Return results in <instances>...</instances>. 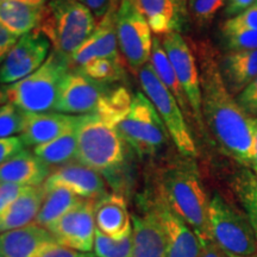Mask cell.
Instances as JSON below:
<instances>
[{"instance_id": "obj_1", "label": "cell", "mask_w": 257, "mask_h": 257, "mask_svg": "<svg viewBox=\"0 0 257 257\" xmlns=\"http://www.w3.org/2000/svg\"><path fill=\"white\" fill-rule=\"evenodd\" d=\"M195 49L204 120L225 152L244 165H251L252 118L242 110L227 89L213 48L207 43H200Z\"/></svg>"}, {"instance_id": "obj_2", "label": "cell", "mask_w": 257, "mask_h": 257, "mask_svg": "<svg viewBox=\"0 0 257 257\" xmlns=\"http://www.w3.org/2000/svg\"><path fill=\"white\" fill-rule=\"evenodd\" d=\"M159 199L194 231L200 242L211 240L210 201L192 162L180 161L161 172Z\"/></svg>"}, {"instance_id": "obj_3", "label": "cell", "mask_w": 257, "mask_h": 257, "mask_svg": "<svg viewBox=\"0 0 257 257\" xmlns=\"http://www.w3.org/2000/svg\"><path fill=\"white\" fill-rule=\"evenodd\" d=\"M69 70V60L53 51L36 72L0 88V102H9L29 113L54 110L61 83Z\"/></svg>"}, {"instance_id": "obj_4", "label": "cell", "mask_w": 257, "mask_h": 257, "mask_svg": "<svg viewBox=\"0 0 257 257\" xmlns=\"http://www.w3.org/2000/svg\"><path fill=\"white\" fill-rule=\"evenodd\" d=\"M95 28L94 15L79 0H51L40 24V30L54 44L56 53L68 60Z\"/></svg>"}, {"instance_id": "obj_5", "label": "cell", "mask_w": 257, "mask_h": 257, "mask_svg": "<svg viewBox=\"0 0 257 257\" xmlns=\"http://www.w3.org/2000/svg\"><path fill=\"white\" fill-rule=\"evenodd\" d=\"M78 150L75 159L98 173L111 174L125 162V142L113 125L98 114H86L76 128Z\"/></svg>"}, {"instance_id": "obj_6", "label": "cell", "mask_w": 257, "mask_h": 257, "mask_svg": "<svg viewBox=\"0 0 257 257\" xmlns=\"http://www.w3.org/2000/svg\"><path fill=\"white\" fill-rule=\"evenodd\" d=\"M211 240L229 257H257V238L245 218L219 194L208 207Z\"/></svg>"}, {"instance_id": "obj_7", "label": "cell", "mask_w": 257, "mask_h": 257, "mask_svg": "<svg viewBox=\"0 0 257 257\" xmlns=\"http://www.w3.org/2000/svg\"><path fill=\"white\" fill-rule=\"evenodd\" d=\"M115 128L141 156L156 154L166 144L168 135L153 102L142 92L134 95L130 111Z\"/></svg>"}, {"instance_id": "obj_8", "label": "cell", "mask_w": 257, "mask_h": 257, "mask_svg": "<svg viewBox=\"0 0 257 257\" xmlns=\"http://www.w3.org/2000/svg\"><path fill=\"white\" fill-rule=\"evenodd\" d=\"M138 76L144 94L153 102L180 154L185 157L197 156V147L186 124L184 112L174 95L154 72L152 64L147 63L138 70Z\"/></svg>"}, {"instance_id": "obj_9", "label": "cell", "mask_w": 257, "mask_h": 257, "mask_svg": "<svg viewBox=\"0 0 257 257\" xmlns=\"http://www.w3.org/2000/svg\"><path fill=\"white\" fill-rule=\"evenodd\" d=\"M118 47L131 68L140 70L150 60L153 50L152 29L133 0H121L115 14Z\"/></svg>"}, {"instance_id": "obj_10", "label": "cell", "mask_w": 257, "mask_h": 257, "mask_svg": "<svg viewBox=\"0 0 257 257\" xmlns=\"http://www.w3.org/2000/svg\"><path fill=\"white\" fill-rule=\"evenodd\" d=\"M162 46L175 70L180 85L184 89L192 115L201 130H204L200 75H199L197 59L179 32H172L163 36Z\"/></svg>"}, {"instance_id": "obj_11", "label": "cell", "mask_w": 257, "mask_h": 257, "mask_svg": "<svg viewBox=\"0 0 257 257\" xmlns=\"http://www.w3.org/2000/svg\"><path fill=\"white\" fill-rule=\"evenodd\" d=\"M50 44L40 29L22 36L0 66V83L11 85L36 72L49 57Z\"/></svg>"}, {"instance_id": "obj_12", "label": "cell", "mask_w": 257, "mask_h": 257, "mask_svg": "<svg viewBox=\"0 0 257 257\" xmlns=\"http://www.w3.org/2000/svg\"><path fill=\"white\" fill-rule=\"evenodd\" d=\"M96 200L83 199L80 204L48 227L59 245L81 252H91L94 248Z\"/></svg>"}, {"instance_id": "obj_13", "label": "cell", "mask_w": 257, "mask_h": 257, "mask_svg": "<svg viewBox=\"0 0 257 257\" xmlns=\"http://www.w3.org/2000/svg\"><path fill=\"white\" fill-rule=\"evenodd\" d=\"M105 94L102 83L89 79L80 70H69L61 83L54 110L70 115L95 114Z\"/></svg>"}, {"instance_id": "obj_14", "label": "cell", "mask_w": 257, "mask_h": 257, "mask_svg": "<svg viewBox=\"0 0 257 257\" xmlns=\"http://www.w3.org/2000/svg\"><path fill=\"white\" fill-rule=\"evenodd\" d=\"M150 207L165 232L167 257H199L201 243L194 231L160 199Z\"/></svg>"}, {"instance_id": "obj_15", "label": "cell", "mask_w": 257, "mask_h": 257, "mask_svg": "<svg viewBox=\"0 0 257 257\" xmlns=\"http://www.w3.org/2000/svg\"><path fill=\"white\" fill-rule=\"evenodd\" d=\"M56 245L50 231L35 223L0 233V257H42Z\"/></svg>"}, {"instance_id": "obj_16", "label": "cell", "mask_w": 257, "mask_h": 257, "mask_svg": "<svg viewBox=\"0 0 257 257\" xmlns=\"http://www.w3.org/2000/svg\"><path fill=\"white\" fill-rule=\"evenodd\" d=\"M43 186L46 191L64 187L81 199L88 200H98L106 194V186L101 175L81 163H69L56 169L48 176Z\"/></svg>"}, {"instance_id": "obj_17", "label": "cell", "mask_w": 257, "mask_h": 257, "mask_svg": "<svg viewBox=\"0 0 257 257\" xmlns=\"http://www.w3.org/2000/svg\"><path fill=\"white\" fill-rule=\"evenodd\" d=\"M82 117L83 115H70L59 112H25V123L21 138L25 147H38L78 128Z\"/></svg>"}, {"instance_id": "obj_18", "label": "cell", "mask_w": 257, "mask_h": 257, "mask_svg": "<svg viewBox=\"0 0 257 257\" xmlns=\"http://www.w3.org/2000/svg\"><path fill=\"white\" fill-rule=\"evenodd\" d=\"M98 59H119L115 32V14L108 11L89 38L70 56L69 66L81 68Z\"/></svg>"}, {"instance_id": "obj_19", "label": "cell", "mask_w": 257, "mask_h": 257, "mask_svg": "<svg viewBox=\"0 0 257 257\" xmlns=\"http://www.w3.org/2000/svg\"><path fill=\"white\" fill-rule=\"evenodd\" d=\"M94 217L96 229L112 239H121L133 233V218L123 195L113 193L98 199Z\"/></svg>"}, {"instance_id": "obj_20", "label": "cell", "mask_w": 257, "mask_h": 257, "mask_svg": "<svg viewBox=\"0 0 257 257\" xmlns=\"http://www.w3.org/2000/svg\"><path fill=\"white\" fill-rule=\"evenodd\" d=\"M130 257H167L166 237L152 207L133 216V252Z\"/></svg>"}, {"instance_id": "obj_21", "label": "cell", "mask_w": 257, "mask_h": 257, "mask_svg": "<svg viewBox=\"0 0 257 257\" xmlns=\"http://www.w3.org/2000/svg\"><path fill=\"white\" fill-rule=\"evenodd\" d=\"M49 175V166L29 150H22L0 166V182L35 187L43 185Z\"/></svg>"}, {"instance_id": "obj_22", "label": "cell", "mask_w": 257, "mask_h": 257, "mask_svg": "<svg viewBox=\"0 0 257 257\" xmlns=\"http://www.w3.org/2000/svg\"><path fill=\"white\" fill-rule=\"evenodd\" d=\"M220 70L229 92L239 94L257 78V49L230 51L221 59Z\"/></svg>"}, {"instance_id": "obj_23", "label": "cell", "mask_w": 257, "mask_h": 257, "mask_svg": "<svg viewBox=\"0 0 257 257\" xmlns=\"http://www.w3.org/2000/svg\"><path fill=\"white\" fill-rule=\"evenodd\" d=\"M156 35L178 32L181 28L180 0H133Z\"/></svg>"}, {"instance_id": "obj_24", "label": "cell", "mask_w": 257, "mask_h": 257, "mask_svg": "<svg viewBox=\"0 0 257 257\" xmlns=\"http://www.w3.org/2000/svg\"><path fill=\"white\" fill-rule=\"evenodd\" d=\"M44 198L46 189L43 185L29 187L0 216V233L32 224L40 213Z\"/></svg>"}, {"instance_id": "obj_25", "label": "cell", "mask_w": 257, "mask_h": 257, "mask_svg": "<svg viewBox=\"0 0 257 257\" xmlns=\"http://www.w3.org/2000/svg\"><path fill=\"white\" fill-rule=\"evenodd\" d=\"M43 12V6L15 0H0V25L15 36L22 37L40 27Z\"/></svg>"}, {"instance_id": "obj_26", "label": "cell", "mask_w": 257, "mask_h": 257, "mask_svg": "<svg viewBox=\"0 0 257 257\" xmlns=\"http://www.w3.org/2000/svg\"><path fill=\"white\" fill-rule=\"evenodd\" d=\"M150 64H152L154 72L159 76V79L162 81L163 85L174 95V98L178 101L180 107H181L182 112L186 114H192L191 107H189L188 100L186 98L184 89H182L181 85H180L175 70L173 68L172 63H170L168 56H167L165 51V48L162 46V42L159 40V37H155L153 41Z\"/></svg>"}, {"instance_id": "obj_27", "label": "cell", "mask_w": 257, "mask_h": 257, "mask_svg": "<svg viewBox=\"0 0 257 257\" xmlns=\"http://www.w3.org/2000/svg\"><path fill=\"white\" fill-rule=\"evenodd\" d=\"M82 200L83 199L64 187L48 189L35 224L48 229L51 224L78 206Z\"/></svg>"}, {"instance_id": "obj_28", "label": "cell", "mask_w": 257, "mask_h": 257, "mask_svg": "<svg viewBox=\"0 0 257 257\" xmlns=\"http://www.w3.org/2000/svg\"><path fill=\"white\" fill-rule=\"evenodd\" d=\"M76 150H78L76 128L50 142L34 148L35 155L40 157L48 166L64 165L69 162L73 157H76Z\"/></svg>"}, {"instance_id": "obj_29", "label": "cell", "mask_w": 257, "mask_h": 257, "mask_svg": "<svg viewBox=\"0 0 257 257\" xmlns=\"http://www.w3.org/2000/svg\"><path fill=\"white\" fill-rule=\"evenodd\" d=\"M133 99L134 96H131L124 87H119L110 93L106 92L95 114H98L106 123L117 126V124H119L130 111Z\"/></svg>"}, {"instance_id": "obj_30", "label": "cell", "mask_w": 257, "mask_h": 257, "mask_svg": "<svg viewBox=\"0 0 257 257\" xmlns=\"http://www.w3.org/2000/svg\"><path fill=\"white\" fill-rule=\"evenodd\" d=\"M80 72H82L89 79L99 83L119 81L124 75L120 59L94 60L81 67Z\"/></svg>"}, {"instance_id": "obj_31", "label": "cell", "mask_w": 257, "mask_h": 257, "mask_svg": "<svg viewBox=\"0 0 257 257\" xmlns=\"http://www.w3.org/2000/svg\"><path fill=\"white\" fill-rule=\"evenodd\" d=\"M93 250L96 257H130L133 252V233L115 240L96 229Z\"/></svg>"}, {"instance_id": "obj_32", "label": "cell", "mask_w": 257, "mask_h": 257, "mask_svg": "<svg viewBox=\"0 0 257 257\" xmlns=\"http://www.w3.org/2000/svg\"><path fill=\"white\" fill-rule=\"evenodd\" d=\"M221 35L225 44L231 51L257 49V31L255 30L232 27L224 22L221 25Z\"/></svg>"}, {"instance_id": "obj_33", "label": "cell", "mask_w": 257, "mask_h": 257, "mask_svg": "<svg viewBox=\"0 0 257 257\" xmlns=\"http://www.w3.org/2000/svg\"><path fill=\"white\" fill-rule=\"evenodd\" d=\"M237 191L257 238V180L250 174L242 176L237 185Z\"/></svg>"}, {"instance_id": "obj_34", "label": "cell", "mask_w": 257, "mask_h": 257, "mask_svg": "<svg viewBox=\"0 0 257 257\" xmlns=\"http://www.w3.org/2000/svg\"><path fill=\"white\" fill-rule=\"evenodd\" d=\"M25 123V112L17 106L3 104L0 106V138L14 137L22 134Z\"/></svg>"}, {"instance_id": "obj_35", "label": "cell", "mask_w": 257, "mask_h": 257, "mask_svg": "<svg viewBox=\"0 0 257 257\" xmlns=\"http://www.w3.org/2000/svg\"><path fill=\"white\" fill-rule=\"evenodd\" d=\"M226 0H191V14L199 25H207L223 8Z\"/></svg>"}, {"instance_id": "obj_36", "label": "cell", "mask_w": 257, "mask_h": 257, "mask_svg": "<svg viewBox=\"0 0 257 257\" xmlns=\"http://www.w3.org/2000/svg\"><path fill=\"white\" fill-rule=\"evenodd\" d=\"M28 186H22L10 182H0V216L11 206L23 193Z\"/></svg>"}, {"instance_id": "obj_37", "label": "cell", "mask_w": 257, "mask_h": 257, "mask_svg": "<svg viewBox=\"0 0 257 257\" xmlns=\"http://www.w3.org/2000/svg\"><path fill=\"white\" fill-rule=\"evenodd\" d=\"M237 100L246 114H257V78L239 93Z\"/></svg>"}, {"instance_id": "obj_38", "label": "cell", "mask_w": 257, "mask_h": 257, "mask_svg": "<svg viewBox=\"0 0 257 257\" xmlns=\"http://www.w3.org/2000/svg\"><path fill=\"white\" fill-rule=\"evenodd\" d=\"M225 23L232 25V27L245 28L257 31V4L251 5L242 14L229 18L227 21H225Z\"/></svg>"}, {"instance_id": "obj_39", "label": "cell", "mask_w": 257, "mask_h": 257, "mask_svg": "<svg viewBox=\"0 0 257 257\" xmlns=\"http://www.w3.org/2000/svg\"><path fill=\"white\" fill-rule=\"evenodd\" d=\"M25 144L21 136L0 138V166L15 156L16 154L24 150Z\"/></svg>"}, {"instance_id": "obj_40", "label": "cell", "mask_w": 257, "mask_h": 257, "mask_svg": "<svg viewBox=\"0 0 257 257\" xmlns=\"http://www.w3.org/2000/svg\"><path fill=\"white\" fill-rule=\"evenodd\" d=\"M18 37L0 25V63L4 62L12 47L17 43Z\"/></svg>"}, {"instance_id": "obj_41", "label": "cell", "mask_w": 257, "mask_h": 257, "mask_svg": "<svg viewBox=\"0 0 257 257\" xmlns=\"http://www.w3.org/2000/svg\"><path fill=\"white\" fill-rule=\"evenodd\" d=\"M79 2L87 6L99 22L110 11L111 0H79Z\"/></svg>"}, {"instance_id": "obj_42", "label": "cell", "mask_w": 257, "mask_h": 257, "mask_svg": "<svg viewBox=\"0 0 257 257\" xmlns=\"http://www.w3.org/2000/svg\"><path fill=\"white\" fill-rule=\"evenodd\" d=\"M42 257H96L94 253L92 252H81L76 251V250L66 248L62 245H56L49 251L44 253Z\"/></svg>"}, {"instance_id": "obj_43", "label": "cell", "mask_w": 257, "mask_h": 257, "mask_svg": "<svg viewBox=\"0 0 257 257\" xmlns=\"http://www.w3.org/2000/svg\"><path fill=\"white\" fill-rule=\"evenodd\" d=\"M253 3H255V0H229L224 15L234 17V16L242 14L243 11L253 5Z\"/></svg>"}, {"instance_id": "obj_44", "label": "cell", "mask_w": 257, "mask_h": 257, "mask_svg": "<svg viewBox=\"0 0 257 257\" xmlns=\"http://www.w3.org/2000/svg\"><path fill=\"white\" fill-rule=\"evenodd\" d=\"M201 249L199 257H229L226 253H224L212 240L206 242H200Z\"/></svg>"}, {"instance_id": "obj_45", "label": "cell", "mask_w": 257, "mask_h": 257, "mask_svg": "<svg viewBox=\"0 0 257 257\" xmlns=\"http://www.w3.org/2000/svg\"><path fill=\"white\" fill-rule=\"evenodd\" d=\"M252 134H253V156L251 165L257 174V118H252Z\"/></svg>"}, {"instance_id": "obj_46", "label": "cell", "mask_w": 257, "mask_h": 257, "mask_svg": "<svg viewBox=\"0 0 257 257\" xmlns=\"http://www.w3.org/2000/svg\"><path fill=\"white\" fill-rule=\"evenodd\" d=\"M15 2H22V3H27V4H31V5L43 6L47 0H15Z\"/></svg>"}, {"instance_id": "obj_47", "label": "cell", "mask_w": 257, "mask_h": 257, "mask_svg": "<svg viewBox=\"0 0 257 257\" xmlns=\"http://www.w3.org/2000/svg\"><path fill=\"white\" fill-rule=\"evenodd\" d=\"M256 2H257V0H256Z\"/></svg>"}]
</instances>
